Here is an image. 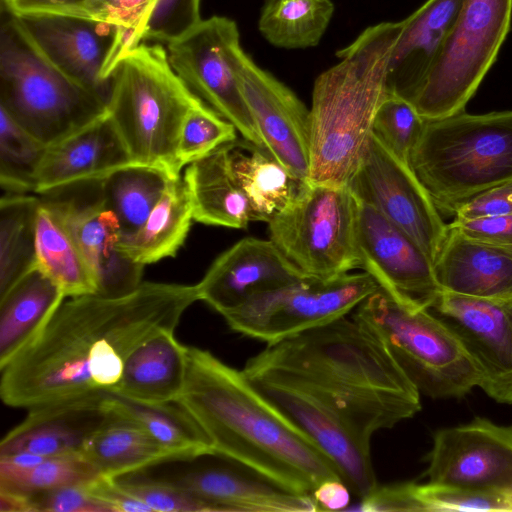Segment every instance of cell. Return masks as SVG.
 <instances>
[{"label":"cell","mask_w":512,"mask_h":512,"mask_svg":"<svg viewBox=\"0 0 512 512\" xmlns=\"http://www.w3.org/2000/svg\"><path fill=\"white\" fill-rule=\"evenodd\" d=\"M333 13L331 0H265L258 29L275 47L312 48L321 41Z\"/></svg>","instance_id":"37"},{"label":"cell","mask_w":512,"mask_h":512,"mask_svg":"<svg viewBox=\"0 0 512 512\" xmlns=\"http://www.w3.org/2000/svg\"><path fill=\"white\" fill-rule=\"evenodd\" d=\"M209 439L214 456L242 465L293 493L312 495L342 479L332 459L247 378L210 351L187 346L185 381L175 401Z\"/></svg>","instance_id":"2"},{"label":"cell","mask_w":512,"mask_h":512,"mask_svg":"<svg viewBox=\"0 0 512 512\" xmlns=\"http://www.w3.org/2000/svg\"><path fill=\"white\" fill-rule=\"evenodd\" d=\"M427 512H512V493L427 483L418 484Z\"/></svg>","instance_id":"42"},{"label":"cell","mask_w":512,"mask_h":512,"mask_svg":"<svg viewBox=\"0 0 512 512\" xmlns=\"http://www.w3.org/2000/svg\"><path fill=\"white\" fill-rule=\"evenodd\" d=\"M243 369L307 388L369 439L421 409L420 392L385 344L352 317L267 344Z\"/></svg>","instance_id":"3"},{"label":"cell","mask_w":512,"mask_h":512,"mask_svg":"<svg viewBox=\"0 0 512 512\" xmlns=\"http://www.w3.org/2000/svg\"><path fill=\"white\" fill-rule=\"evenodd\" d=\"M231 143L187 165L186 184L195 222L245 229L253 222L249 200L231 164Z\"/></svg>","instance_id":"28"},{"label":"cell","mask_w":512,"mask_h":512,"mask_svg":"<svg viewBox=\"0 0 512 512\" xmlns=\"http://www.w3.org/2000/svg\"><path fill=\"white\" fill-rule=\"evenodd\" d=\"M0 109L47 147L108 115L106 101L56 68L2 5Z\"/></svg>","instance_id":"7"},{"label":"cell","mask_w":512,"mask_h":512,"mask_svg":"<svg viewBox=\"0 0 512 512\" xmlns=\"http://www.w3.org/2000/svg\"><path fill=\"white\" fill-rule=\"evenodd\" d=\"M103 392L40 404L1 440L0 456L30 453L45 458L82 453L109 411Z\"/></svg>","instance_id":"22"},{"label":"cell","mask_w":512,"mask_h":512,"mask_svg":"<svg viewBox=\"0 0 512 512\" xmlns=\"http://www.w3.org/2000/svg\"><path fill=\"white\" fill-rule=\"evenodd\" d=\"M105 407L132 420L178 460L214 455L213 447L193 418L177 403L143 404L103 392Z\"/></svg>","instance_id":"34"},{"label":"cell","mask_w":512,"mask_h":512,"mask_svg":"<svg viewBox=\"0 0 512 512\" xmlns=\"http://www.w3.org/2000/svg\"><path fill=\"white\" fill-rule=\"evenodd\" d=\"M434 309L458 335L480 375L478 387L512 405V299H486L442 291Z\"/></svg>","instance_id":"20"},{"label":"cell","mask_w":512,"mask_h":512,"mask_svg":"<svg viewBox=\"0 0 512 512\" xmlns=\"http://www.w3.org/2000/svg\"><path fill=\"white\" fill-rule=\"evenodd\" d=\"M500 215H512V179L460 203L454 209L452 216L474 219Z\"/></svg>","instance_id":"48"},{"label":"cell","mask_w":512,"mask_h":512,"mask_svg":"<svg viewBox=\"0 0 512 512\" xmlns=\"http://www.w3.org/2000/svg\"><path fill=\"white\" fill-rule=\"evenodd\" d=\"M347 186L357 201L374 208L410 236L434 265L448 226L410 164L373 133Z\"/></svg>","instance_id":"13"},{"label":"cell","mask_w":512,"mask_h":512,"mask_svg":"<svg viewBox=\"0 0 512 512\" xmlns=\"http://www.w3.org/2000/svg\"><path fill=\"white\" fill-rule=\"evenodd\" d=\"M448 225L472 239L496 245L512 246V215L474 219L454 217Z\"/></svg>","instance_id":"49"},{"label":"cell","mask_w":512,"mask_h":512,"mask_svg":"<svg viewBox=\"0 0 512 512\" xmlns=\"http://www.w3.org/2000/svg\"><path fill=\"white\" fill-rule=\"evenodd\" d=\"M239 43L236 22L212 16L167 44L166 50L172 68L185 85L232 123L242 139L265 149L232 63L233 49Z\"/></svg>","instance_id":"12"},{"label":"cell","mask_w":512,"mask_h":512,"mask_svg":"<svg viewBox=\"0 0 512 512\" xmlns=\"http://www.w3.org/2000/svg\"><path fill=\"white\" fill-rule=\"evenodd\" d=\"M87 485L65 486L30 496L37 512H112Z\"/></svg>","instance_id":"46"},{"label":"cell","mask_w":512,"mask_h":512,"mask_svg":"<svg viewBox=\"0 0 512 512\" xmlns=\"http://www.w3.org/2000/svg\"><path fill=\"white\" fill-rule=\"evenodd\" d=\"M40 197L6 193L0 201V296L37 267L36 216Z\"/></svg>","instance_id":"36"},{"label":"cell","mask_w":512,"mask_h":512,"mask_svg":"<svg viewBox=\"0 0 512 512\" xmlns=\"http://www.w3.org/2000/svg\"><path fill=\"white\" fill-rule=\"evenodd\" d=\"M167 172L128 164L99 179L104 205L117 217L121 239L137 232L157 205L171 180Z\"/></svg>","instance_id":"35"},{"label":"cell","mask_w":512,"mask_h":512,"mask_svg":"<svg viewBox=\"0 0 512 512\" xmlns=\"http://www.w3.org/2000/svg\"><path fill=\"white\" fill-rule=\"evenodd\" d=\"M351 317L387 347L420 394L462 398L478 387V368L454 330L424 306L401 304L381 288Z\"/></svg>","instance_id":"8"},{"label":"cell","mask_w":512,"mask_h":512,"mask_svg":"<svg viewBox=\"0 0 512 512\" xmlns=\"http://www.w3.org/2000/svg\"><path fill=\"white\" fill-rule=\"evenodd\" d=\"M357 200L348 186L311 184L268 222L269 239L309 278L331 279L359 267Z\"/></svg>","instance_id":"10"},{"label":"cell","mask_w":512,"mask_h":512,"mask_svg":"<svg viewBox=\"0 0 512 512\" xmlns=\"http://www.w3.org/2000/svg\"><path fill=\"white\" fill-rule=\"evenodd\" d=\"M1 512H37L30 495L0 488Z\"/></svg>","instance_id":"53"},{"label":"cell","mask_w":512,"mask_h":512,"mask_svg":"<svg viewBox=\"0 0 512 512\" xmlns=\"http://www.w3.org/2000/svg\"><path fill=\"white\" fill-rule=\"evenodd\" d=\"M353 510L427 512L418 493V484L412 482L378 485L361 498L359 507Z\"/></svg>","instance_id":"47"},{"label":"cell","mask_w":512,"mask_h":512,"mask_svg":"<svg viewBox=\"0 0 512 512\" xmlns=\"http://www.w3.org/2000/svg\"><path fill=\"white\" fill-rule=\"evenodd\" d=\"M401 29L402 21L368 27L316 78L309 109V183L347 186L358 169L388 93V66Z\"/></svg>","instance_id":"4"},{"label":"cell","mask_w":512,"mask_h":512,"mask_svg":"<svg viewBox=\"0 0 512 512\" xmlns=\"http://www.w3.org/2000/svg\"><path fill=\"white\" fill-rule=\"evenodd\" d=\"M94 0H1V5L15 15L57 13L90 16Z\"/></svg>","instance_id":"51"},{"label":"cell","mask_w":512,"mask_h":512,"mask_svg":"<svg viewBox=\"0 0 512 512\" xmlns=\"http://www.w3.org/2000/svg\"><path fill=\"white\" fill-rule=\"evenodd\" d=\"M512 0H464L427 76L411 100L424 120L465 110L510 30Z\"/></svg>","instance_id":"9"},{"label":"cell","mask_w":512,"mask_h":512,"mask_svg":"<svg viewBox=\"0 0 512 512\" xmlns=\"http://www.w3.org/2000/svg\"><path fill=\"white\" fill-rule=\"evenodd\" d=\"M423 125L424 119L409 101L387 93L376 112L372 133L399 159L409 163Z\"/></svg>","instance_id":"41"},{"label":"cell","mask_w":512,"mask_h":512,"mask_svg":"<svg viewBox=\"0 0 512 512\" xmlns=\"http://www.w3.org/2000/svg\"><path fill=\"white\" fill-rule=\"evenodd\" d=\"M429 483L512 493V425L477 416L433 435Z\"/></svg>","instance_id":"17"},{"label":"cell","mask_w":512,"mask_h":512,"mask_svg":"<svg viewBox=\"0 0 512 512\" xmlns=\"http://www.w3.org/2000/svg\"><path fill=\"white\" fill-rule=\"evenodd\" d=\"M108 411V417L82 450L102 476L121 478L156 464L178 461L139 425Z\"/></svg>","instance_id":"32"},{"label":"cell","mask_w":512,"mask_h":512,"mask_svg":"<svg viewBox=\"0 0 512 512\" xmlns=\"http://www.w3.org/2000/svg\"><path fill=\"white\" fill-rule=\"evenodd\" d=\"M356 241L359 267L397 302L431 309L442 292L434 265L398 226L357 201Z\"/></svg>","instance_id":"19"},{"label":"cell","mask_w":512,"mask_h":512,"mask_svg":"<svg viewBox=\"0 0 512 512\" xmlns=\"http://www.w3.org/2000/svg\"><path fill=\"white\" fill-rule=\"evenodd\" d=\"M216 511H321L312 495L285 490L253 472L226 466H204L173 480Z\"/></svg>","instance_id":"25"},{"label":"cell","mask_w":512,"mask_h":512,"mask_svg":"<svg viewBox=\"0 0 512 512\" xmlns=\"http://www.w3.org/2000/svg\"><path fill=\"white\" fill-rule=\"evenodd\" d=\"M304 278L270 239L246 237L221 253L196 286L199 300L221 314L258 293Z\"/></svg>","instance_id":"21"},{"label":"cell","mask_w":512,"mask_h":512,"mask_svg":"<svg viewBox=\"0 0 512 512\" xmlns=\"http://www.w3.org/2000/svg\"><path fill=\"white\" fill-rule=\"evenodd\" d=\"M242 371L332 459L354 495L361 499L378 486L371 458V439L338 410L299 384L270 373Z\"/></svg>","instance_id":"14"},{"label":"cell","mask_w":512,"mask_h":512,"mask_svg":"<svg viewBox=\"0 0 512 512\" xmlns=\"http://www.w3.org/2000/svg\"><path fill=\"white\" fill-rule=\"evenodd\" d=\"M41 197L53 206L75 239L96 277L97 294L123 295L143 282L144 266L129 261L117 249L120 224L104 205L99 180L74 183Z\"/></svg>","instance_id":"16"},{"label":"cell","mask_w":512,"mask_h":512,"mask_svg":"<svg viewBox=\"0 0 512 512\" xmlns=\"http://www.w3.org/2000/svg\"><path fill=\"white\" fill-rule=\"evenodd\" d=\"M193 210L182 177L168 184L140 229L120 240L117 249L129 261L146 266L176 256L188 236Z\"/></svg>","instance_id":"31"},{"label":"cell","mask_w":512,"mask_h":512,"mask_svg":"<svg viewBox=\"0 0 512 512\" xmlns=\"http://www.w3.org/2000/svg\"><path fill=\"white\" fill-rule=\"evenodd\" d=\"M196 301V285L142 282L119 296L64 300L39 335L0 369L4 404L29 409L111 390L129 355L161 331H175Z\"/></svg>","instance_id":"1"},{"label":"cell","mask_w":512,"mask_h":512,"mask_svg":"<svg viewBox=\"0 0 512 512\" xmlns=\"http://www.w3.org/2000/svg\"><path fill=\"white\" fill-rule=\"evenodd\" d=\"M87 486L112 512H153L147 504L127 492L116 478L101 476Z\"/></svg>","instance_id":"50"},{"label":"cell","mask_w":512,"mask_h":512,"mask_svg":"<svg viewBox=\"0 0 512 512\" xmlns=\"http://www.w3.org/2000/svg\"><path fill=\"white\" fill-rule=\"evenodd\" d=\"M350 489L341 479H328L320 483L312 496L321 511L346 509L350 503Z\"/></svg>","instance_id":"52"},{"label":"cell","mask_w":512,"mask_h":512,"mask_svg":"<svg viewBox=\"0 0 512 512\" xmlns=\"http://www.w3.org/2000/svg\"><path fill=\"white\" fill-rule=\"evenodd\" d=\"M447 226V236L434 262L442 291L512 299V246L472 239Z\"/></svg>","instance_id":"24"},{"label":"cell","mask_w":512,"mask_h":512,"mask_svg":"<svg viewBox=\"0 0 512 512\" xmlns=\"http://www.w3.org/2000/svg\"><path fill=\"white\" fill-rule=\"evenodd\" d=\"M66 298L38 267L0 296V369L39 335Z\"/></svg>","instance_id":"29"},{"label":"cell","mask_w":512,"mask_h":512,"mask_svg":"<svg viewBox=\"0 0 512 512\" xmlns=\"http://www.w3.org/2000/svg\"><path fill=\"white\" fill-rule=\"evenodd\" d=\"M128 164H132L129 155L107 115L46 148L34 193L42 195L74 183L99 180Z\"/></svg>","instance_id":"23"},{"label":"cell","mask_w":512,"mask_h":512,"mask_svg":"<svg viewBox=\"0 0 512 512\" xmlns=\"http://www.w3.org/2000/svg\"><path fill=\"white\" fill-rule=\"evenodd\" d=\"M409 164L441 214L512 179V110L424 120Z\"/></svg>","instance_id":"6"},{"label":"cell","mask_w":512,"mask_h":512,"mask_svg":"<svg viewBox=\"0 0 512 512\" xmlns=\"http://www.w3.org/2000/svg\"><path fill=\"white\" fill-rule=\"evenodd\" d=\"M235 126L206 103L187 116L179 138L177 160L180 167L197 161L219 147L237 140Z\"/></svg>","instance_id":"40"},{"label":"cell","mask_w":512,"mask_h":512,"mask_svg":"<svg viewBox=\"0 0 512 512\" xmlns=\"http://www.w3.org/2000/svg\"><path fill=\"white\" fill-rule=\"evenodd\" d=\"M232 63L264 148L308 181L310 110L289 87L259 67L240 43L233 49Z\"/></svg>","instance_id":"18"},{"label":"cell","mask_w":512,"mask_h":512,"mask_svg":"<svg viewBox=\"0 0 512 512\" xmlns=\"http://www.w3.org/2000/svg\"><path fill=\"white\" fill-rule=\"evenodd\" d=\"M116 479L127 492L147 504L153 512H213L207 503L174 481Z\"/></svg>","instance_id":"44"},{"label":"cell","mask_w":512,"mask_h":512,"mask_svg":"<svg viewBox=\"0 0 512 512\" xmlns=\"http://www.w3.org/2000/svg\"><path fill=\"white\" fill-rule=\"evenodd\" d=\"M231 164L246 194L254 221L270 222L291 207L309 182L281 165L266 149L238 139L231 143Z\"/></svg>","instance_id":"30"},{"label":"cell","mask_w":512,"mask_h":512,"mask_svg":"<svg viewBox=\"0 0 512 512\" xmlns=\"http://www.w3.org/2000/svg\"><path fill=\"white\" fill-rule=\"evenodd\" d=\"M174 332L161 331L139 345L126 359L119 382L109 391L143 404L175 402L185 381L187 346Z\"/></svg>","instance_id":"27"},{"label":"cell","mask_w":512,"mask_h":512,"mask_svg":"<svg viewBox=\"0 0 512 512\" xmlns=\"http://www.w3.org/2000/svg\"><path fill=\"white\" fill-rule=\"evenodd\" d=\"M15 16L33 44L56 68L107 103L113 69L130 50L118 26L71 14Z\"/></svg>","instance_id":"15"},{"label":"cell","mask_w":512,"mask_h":512,"mask_svg":"<svg viewBox=\"0 0 512 512\" xmlns=\"http://www.w3.org/2000/svg\"><path fill=\"white\" fill-rule=\"evenodd\" d=\"M378 289L365 271L326 280L306 277L258 293L220 315L231 330L273 344L347 316Z\"/></svg>","instance_id":"11"},{"label":"cell","mask_w":512,"mask_h":512,"mask_svg":"<svg viewBox=\"0 0 512 512\" xmlns=\"http://www.w3.org/2000/svg\"><path fill=\"white\" fill-rule=\"evenodd\" d=\"M37 267L52 279L67 298L96 294V277L69 229L40 196L36 216Z\"/></svg>","instance_id":"33"},{"label":"cell","mask_w":512,"mask_h":512,"mask_svg":"<svg viewBox=\"0 0 512 512\" xmlns=\"http://www.w3.org/2000/svg\"><path fill=\"white\" fill-rule=\"evenodd\" d=\"M205 104L179 78L161 43L141 42L111 74L108 117L132 164L181 177L177 147L188 114Z\"/></svg>","instance_id":"5"},{"label":"cell","mask_w":512,"mask_h":512,"mask_svg":"<svg viewBox=\"0 0 512 512\" xmlns=\"http://www.w3.org/2000/svg\"><path fill=\"white\" fill-rule=\"evenodd\" d=\"M46 148L0 109V183L6 193H34Z\"/></svg>","instance_id":"39"},{"label":"cell","mask_w":512,"mask_h":512,"mask_svg":"<svg viewBox=\"0 0 512 512\" xmlns=\"http://www.w3.org/2000/svg\"><path fill=\"white\" fill-rule=\"evenodd\" d=\"M101 476L82 453L48 457L30 467L0 463V488L26 495L89 484Z\"/></svg>","instance_id":"38"},{"label":"cell","mask_w":512,"mask_h":512,"mask_svg":"<svg viewBox=\"0 0 512 512\" xmlns=\"http://www.w3.org/2000/svg\"><path fill=\"white\" fill-rule=\"evenodd\" d=\"M464 0H427L402 20L388 66V93L411 102L427 76Z\"/></svg>","instance_id":"26"},{"label":"cell","mask_w":512,"mask_h":512,"mask_svg":"<svg viewBox=\"0 0 512 512\" xmlns=\"http://www.w3.org/2000/svg\"><path fill=\"white\" fill-rule=\"evenodd\" d=\"M158 0H94L90 16L118 26L129 49L143 42V34Z\"/></svg>","instance_id":"45"},{"label":"cell","mask_w":512,"mask_h":512,"mask_svg":"<svg viewBox=\"0 0 512 512\" xmlns=\"http://www.w3.org/2000/svg\"><path fill=\"white\" fill-rule=\"evenodd\" d=\"M201 0H158L146 24L143 41L172 43L183 37L201 18Z\"/></svg>","instance_id":"43"}]
</instances>
